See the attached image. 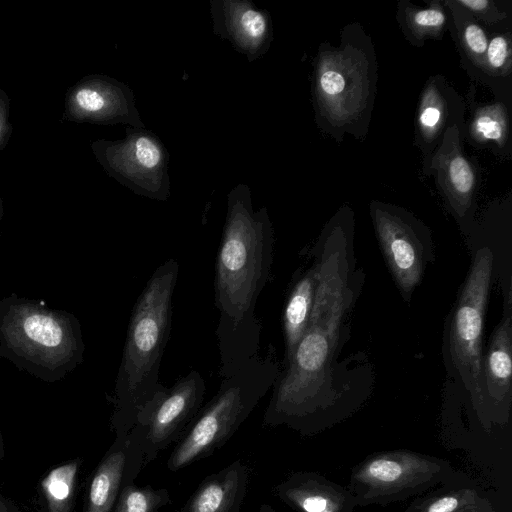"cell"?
<instances>
[{
    "label": "cell",
    "mask_w": 512,
    "mask_h": 512,
    "mask_svg": "<svg viewBox=\"0 0 512 512\" xmlns=\"http://www.w3.org/2000/svg\"><path fill=\"white\" fill-rule=\"evenodd\" d=\"M273 246L266 210L253 211L248 189L233 190L214 279L221 378L233 375L259 355L262 325L255 307L270 277Z\"/></svg>",
    "instance_id": "1"
},
{
    "label": "cell",
    "mask_w": 512,
    "mask_h": 512,
    "mask_svg": "<svg viewBox=\"0 0 512 512\" xmlns=\"http://www.w3.org/2000/svg\"><path fill=\"white\" fill-rule=\"evenodd\" d=\"M347 292L336 252L322 258L306 330L280 371L263 417V425H285L303 435L322 431L324 385L335 351Z\"/></svg>",
    "instance_id": "2"
},
{
    "label": "cell",
    "mask_w": 512,
    "mask_h": 512,
    "mask_svg": "<svg viewBox=\"0 0 512 512\" xmlns=\"http://www.w3.org/2000/svg\"><path fill=\"white\" fill-rule=\"evenodd\" d=\"M179 263L159 265L132 309L114 390L111 419L116 436L133 428L144 405L163 386L159 369L172 325V299Z\"/></svg>",
    "instance_id": "3"
},
{
    "label": "cell",
    "mask_w": 512,
    "mask_h": 512,
    "mask_svg": "<svg viewBox=\"0 0 512 512\" xmlns=\"http://www.w3.org/2000/svg\"><path fill=\"white\" fill-rule=\"evenodd\" d=\"M84 350L73 314L15 293L0 299V355L20 370L55 382L83 362Z\"/></svg>",
    "instance_id": "4"
},
{
    "label": "cell",
    "mask_w": 512,
    "mask_h": 512,
    "mask_svg": "<svg viewBox=\"0 0 512 512\" xmlns=\"http://www.w3.org/2000/svg\"><path fill=\"white\" fill-rule=\"evenodd\" d=\"M279 364L271 349L258 355L233 375L222 378L214 397L198 414L177 442L167 461L176 472L210 456L226 444L272 388Z\"/></svg>",
    "instance_id": "5"
},
{
    "label": "cell",
    "mask_w": 512,
    "mask_h": 512,
    "mask_svg": "<svg viewBox=\"0 0 512 512\" xmlns=\"http://www.w3.org/2000/svg\"><path fill=\"white\" fill-rule=\"evenodd\" d=\"M450 462L406 449L367 456L350 474L347 488L357 507L388 505L445 485L466 482Z\"/></svg>",
    "instance_id": "6"
},
{
    "label": "cell",
    "mask_w": 512,
    "mask_h": 512,
    "mask_svg": "<svg viewBox=\"0 0 512 512\" xmlns=\"http://www.w3.org/2000/svg\"><path fill=\"white\" fill-rule=\"evenodd\" d=\"M493 255L480 249L459 295L451 320L449 352L452 364L470 393L474 409L480 407L482 329L488 300Z\"/></svg>",
    "instance_id": "7"
},
{
    "label": "cell",
    "mask_w": 512,
    "mask_h": 512,
    "mask_svg": "<svg viewBox=\"0 0 512 512\" xmlns=\"http://www.w3.org/2000/svg\"><path fill=\"white\" fill-rule=\"evenodd\" d=\"M206 387L198 371H190L172 387L162 386L140 410L130 430L141 445L147 466L184 435L202 407Z\"/></svg>",
    "instance_id": "8"
},
{
    "label": "cell",
    "mask_w": 512,
    "mask_h": 512,
    "mask_svg": "<svg viewBox=\"0 0 512 512\" xmlns=\"http://www.w3.org/2000/svg\"><path fill=\"white\" fill-rule=\"evenodd\" d=\"M510 296L506 312L495 329L482 359L480 407L478 414H490L492 420L505 423L511 406L512 324Z\"/></svg>",
    "instance_id": "9"
},
{
    "label": "cell",
    "mask_w": 512,
    "mask_h": 512,
    "mask_svg": "<svg viewBox=\"0 0 512 512\" xmlns=\"http://www.w3.org/2000/svg\"><path fill=\"white\" fill-rule=\"evenodd\" d=\"M143 462L141 445L132 434L116 436L91 478L85 512H113L122 488L135 481Z\"/></svg>",
    "instance_id": "10"
},
{
    "label": "cell",
    "mask_w": 512,
    "mask_h": 512,
    "mask_svg": "<svg viewBox=\"0 0 512 512\" xmlns=\"http://www.w3.org/2000/svg\"><path fill=\"white\" fill-rule=\"evenodd\" d=\"M275 495L296 512H354L356 500L347 486L313 471H297L274 487Z\"/></svg>",
    "instance_id": "11"
},
{
    "label": "cell",
    "mask_w": 512,
    "mask_h": 512,
    "mask_svg": "<svg viewBox=\"0 0 512 512\" xmlns=\"http://www.w3.org/2000/svg\"><path fill=\"white\" fill-rule=\"evenodd\" d=\"M250 468L236 460L206 476L183 507V512H240L250 481Z\"/></svg>",
    "instance_id": "12"
},
{
    "label": "cell",
    "mask_w": 512,
    "mask_h": 512,
    "mask_svg": "<svg viewBox=\"0 0 512 512\" xmlns=\"http://www.w3.org/2000/svg\"><path fill=\"white\" fill-rule=\"evenodd\" d=\"M376 223L378 237L392 274L401 291L408 295L422 277V245L398 220L381 217Z\"/></svg>",
    "instance_id": "13"
},
{
    "label": "cell",
    "mask_w": 512,
    "mask_h": 512,
    "mask_svg": "<svg viewBox=\"0 0 512 512\" xmlns=\"http://www.w3.org/2000/svg\"><path fill=\"white\" fill-rule=\"evenodd\" d=\"M316 285V269L309 270L293 286L284 313L285 364L292 357L301 340L311 313Z\"/></svg>",
    "instance_id": "14"
},
{
    "label": "cell",
    "mask_w": 512,
    "mask_h": 512,
    "mask_svg": "<svg viewBox=\"0 0 512 512\" xmlns=\"http://www.w3.org/2000/svg\"><path fill=\"white\" fill-rule=\"evenodd\" d=\"M483 497L481 491L468 480L440 486L426 495H420L403 512H460Z\"/></svg>",
    "instance_id": "15"
},
{
    "label": "cell",
    "mask_w": 512,
    "mask_h": 512,
    "mask_svg": "<svg viewBox=\"0 0 512 512\" xmlns=\"http://www.w3.org/2000/svg\"><path fill=\"white\" fill-rule=\"evenodd\" d=\"M79 461L75 460L54 468L42 480L48 512H70Z\"/></svg>",
    "instance_id": "16"
},
{
    "label": "cell",
    "mask_w": 512,
    "mask_h": 512,
    "mask_svg": "<svg viewBox=\"0 0 512 512\" xmlns=\"http://www.w3.org/2000/svg\"><path fill=\"white\" fill-rule=\"evenodd\" d=\"M170 503L166 488L138 487L129 482L122 488L113 512H159Z\"/></svg>",
    "instance_id": "17"
},
{
    "label": "cell",
    "mask_w": 512,
    "mask_h": 512,
    "mask_svg": "<svg viewBox=\"0 0 512 512\" xmlns=\"http://www.w3.org/2000/svg\"><path fill=\"white\" fill-rule=\"evenodd\" d=\"M233 14L228 31L237 45L244 48L259 46L265 40L268 30L264 14L249 7L236 8Z\"/></svg>",
    "instance_id": "18"
},
{
    "label": "cell",
    "mask_w": 512,
    "mask_h": 512,
    "mask_svg": "<svg viewBox=\"0 0 512 512\" xmlns=\"http://www.w3.org/2000/svg\"><path fill=\"white\" fill-rule=\"evenodd\" d=\"M449 182L455 192L466 196L473 188L474 177L468 162L461 156L451 159L448 168Z\"/></svg>",
    "instance_id": "19"
},
{
    "label": "cell",
    "mask_w": 512,
    "mask_h": 512,
    "mask_svg": "<svg viewBox=\"0 0 512 512\" xmlns=\"http://www.w3.org/2000/svg\"><path fill=\"white\" fill-rule=\"evenodd\" d=\"M474 128L478 134L486 139L500 140L504 133L502 118L492 111L483 112L476 121Z\"/></svg>",
    "instance_id": "20"
},
{
    "label": "cell",
    "mask_w": 512,
    "mask_h": 512,
    "mask_svg": "<svg viewBox=\"0 0 512 512\" xmlns=\"http://www.w3.org/2000/svg\"><path fill=\"white\" fill-rule=\"evenodd\" d=\"M486 51L487 60L490 66L493 68L502 67L505 64L509 53L507 40L502 36L493 38L487 45Z\"/></svg>",
    "instance_id": "21"
},
{
    "label": "cell",
    "mask_w": 512,
    "mask_h": 512,
    "mask_svg": "<svg viewBox=\"0 0 512 512\" xmlns=\"http://www.w3.org/2000/svg\"><path fill=\"white\" fill-rule=\"evenodd\" d=\"M464 40L472 53L483 55L486 52L488 45L487 37L478 25L470 24L465 28Z\"/></svg>",
    "instance_id": "22"
},
{
    "label": "cell",
    "mask_w": 512,
    "mask_h": 512,
    "mask_svg": "<svg viewBox=\"0 0 512 512\" xmlns=\"http://www.w3.org/2000/svg\"><path fill=\"white\" fill-rule=\"evenodd\" d=\"M78 105L89 112H97L104 108L106 101L103 96L89 88L81 89L76 94Z\"/></svg>",
    "instance_id": "23"
},
{
    "label": "cell",
    "mask_w": 512,
    "mask_h": 512,
    "mask_svg": "<svg viewBox=\"0 0 512 512\" xmlns=\"http://www.w3.org/2000/svg\"><path fill=\"white\" fill-rule=\"evenodd\" d=\"M413 21L418 27L439 28L445 22V15L439 8H429L416 12Z\"/></svg>",
    "instance_id": "24"
},
{
    "label": "cell",
    "mask_w": 512,
    "mask_h": 512,
    "mask_svg": "<svg viewBox=\"0 0 512 512\" xmlns=\"http://www.w3.org/2000/svg\"><path fill=\"white\" fill-rule=\"evenodd\" d=\"M320 86L323 93L332 96L343 91L345 81L338 71L327 70L320 76Z\"/></svg>",
    "instance_id": "25"
},
{
    "label": "cell",
    "mask_w": 512,
    "mask_h": 512,
    "mask_svg": "<svg viewBox=\"0 0 512 512\" xmlns=\"http://www.w3.org/2000/svg\"><path fill=\"white\" fill-rule=\"evenodd\" d=\"M440 110L435 106L425 107L420 114V123L427 129L434 128L440 120Z\"/></svg>",
    "instance_id": "26"
},
{
    "label": "cell",
    "mask_w": 512,
    "mask_h": 512,
    "mask_svg": "<svg viewBox=\"0 0 512 512\" xmlns=\"http://www.w3.org/2000/svg\"><path fill=\"white\" fill-rule=\"evenodd\" d=\"M460 512H498L492 502L484 496L478 502L467 506L462 509Z\"/></svg>",
    "instance_id": "27"
},
{
    "label": "cell",
    "mask_w": 512,
    "mask_h": 512,
    "mask_svg": "<svg viewBox=\"0 0 512 512\" xmlns=\"http://www.w3.org/2000/svg\"><path fill=\"white\" fill-rule=\"evenodd\" d=\"M459 3L474 11H483L489 5L486 0H461Z\"/></svg>",
    "instance_id": "28"
},
{
    "label": "cell",
    "mask_w": 512,
    "mask_h": 512,
    "mask_svg": "<svg viewBox=\"0 0 512 512\" xmlns=\"http://www.w3.org/2000/svg\"><path fill=\"white\" fill-rule=\"evenodd\" d=\"M258 512H277V511L269 504H262L260 506Z\"/></svg>",
    "instance_id": "29"
},
{
    "label": "cell",
    "mask_w": 512,
    "mask_h": 512,
    "mask_svg": "<svg viewBox=\"0 0 512 512\" xmlns=\"http://www.w3.org/2000/svg\"><path fill=\"white\" fill-rule=\"evenodd\" d=\"M0 512H9L5 504L0 500Z\"/></svg>",
    "instance_id": "30"
},
{
    "label": "cell",
    "mask_w": 512,
    "mask_h": 512,
    "mask_svg": "<svg viewBox=\"0 0 512 512\" xmlns=\"http://www.w3.org/2000/svg\"><path fill=\"white\" fill-rule=\"evenodd\" d=\"M2 457V441H1V435H0V458Z\"/></svg>",
    "instance_id": "31"
}]
</instances>
